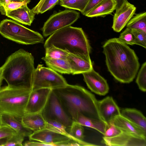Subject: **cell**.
Wrapping results in <instances>:
<instances>
[{"label":"cell","mask_w":146,"mask_h":146,"mask_svg":"<svg viewBox=\"0 0 146 146\" xmlns=\"http://www.w3.org/2000/svg\"><path fill=\"white\" fill-rule=\"evenodd\" d=\"M7 137L0 139V146H4L6 143Z\"/></svg>","instance_id":"obj_40"},{"label":"cell","mask_w":146,"mask_h":146,"mask_svg":"<svg viewBox=\"0 0 146 146\" xmlns=\"http://www.w3.org/2000/svg\"><path fill=\"white\" fill-rule=\"evenodd\" d=\"M103 48L106 65L112 76L121 83L132 82L140 66L134 50L116 38L108 40Z\"/></svg>","instance_id":"obj_1"},{"label":"cell","mask_w":146,"mask_h":146,"mask_svg":"<svg viewBox=\"0 0 146 146\" xmlns=\"http://www.w3.org/2000/svg\"><path fill=\"white\" fill-rule=\"evenodd\" d=\"M122 131L111 123L108 125L104 135V137L107 138H111L115 137Z\"/></svg>","instance_id":"obj_36"},{"label":"cell","mask_w":146,"mask_h":146,"mask_svg":"<svg viewBox=\"0 0 146 146\" xmlns=\"http://www.w3.org/2000/svg\"><path fill=\"white\" fill-rule=\"evenodd\" d=\"M66 0H60L59 1H60V2H62L64 1H65Z\"/></svg>","instance_id":"obj_42"},{"label":"cell","mask_w":146,"mask_h":146,"mask_svg":"<svg viewBox=\"0 0 146 146\" xmlns=\"http://www.w3.org/2000/svg\"></svg>","instance_id":"obj_45"},{"label":"cell","mask_w":146,"mask_h":146,"mask_svg":"<svg viewBox=\"0 0 146 146\" xmlns=\"http://www.w3.org/2000/svg\"><path fill=\"white\" fill-rule=\"evenodd\" d=\"M17 133L10 127L7 125L0 124V139L7 137Z\"/></svg>","instance_id":"obj_37"},{"label":"cell","mask_w":146,"mask_h":146,"mask_svg":"<svg viewBox=\"0 0 146 146\" xmlns=\"http://www.w3.org/2000/svg\"><path fill=\"white\" fill-rule=\"evenodd\" d=\"M116 0H103L85 16L88 17H104L115 9Z\"/></svg>","instance_id":"obj_21"},{"label":"cell","mask_w":146,"mask_h":146,"mask_svg":"<svg viewBox=\"0 0 146 146\" xmlns=\"http://www.w3.org/2000/svg\"><path fill=\"white\" fill-rule=\"evenodd\" d=\"M73 121L78 122L83 126L94 129L103 135L108 126L103 121L88 117L80 113L77 115Z\"/></svg>","instance_id":"obj_23"},{"label":"cell","mask_w":146,"mask_h":146,"mask_svg":"<svg viewBox=\"0 0 146 146\" xmlns=\"http://www.w3.org/2000/svg\"><path fill=\"white\" fill-rule=\"evenodd\" d=\"M44 57L48 58L67 59L68 53L59 49L53 47L45 48Z\"/></svg>","instance_id":"obj_29"},{"label":"cell","mask_w":146,"mask_h":146,"mask_svg":"<svg viewBox=\"0 0 146 146\" xmlns=\"http://www.w3.org/2000/svg\"><path fill=\"white\" fill-rule=\"evenodd\" d=\"M0 124L10 127L17 133L25 137H29L33 132L24 126L20 120L11 115L5 113L0 114Z\"/></svg>","instance_id":"obj_19"},{"label":"cell","mask_w":146,"mask_h":146,"mask_svg":"<svg viewBox=\"0 0 146 146\" xmlns=\"http://www.w3.org/2000/svg\"><path fill=\"white\" fill-rule=\"evenodd\" d=\"M42 59L48 67L61 74H71L70 64L67 59L48 58L43 57Z\"/></svg>","instance_id":"obj_25"},{"label":"cell","mask_w":146,"mask_h":146,"mask_svg":"<svg viewBox=\"0 0 146 146\" xmlns=\"http://www.w3.org/2000/svg\"><path fill=\"white\" fill-rule=\"evenodd\" d=\"M127 28L131 30L146 32V12L136 14L127 24Z\"/></svg>","instance_id":"obj_26"},{"label":"cell","mask_w":146,"mask_h":146,"mask_svg":"<svg viewBox=\"0 0 146 146\" xmlns=\"http://www.w3.org/2000/svg\"><path fill=\"white\" fill-rule=\"evenodd\" d=\"M102 142L109 146H146V137L122 131L112 137H103Z\"/></svg>","instance_id":"obj_13"},{"label":"cell","mask_w":146,"mask_h":146,"mask_svg":"<svg viewBox=\"0 0 146 146\" xmlns=\"http://www.w3.org/2000/svg\"><path fill=\"white\" fill-rule=\"evenodd\" d=\"M52 89L42 88L31 91L25 114L42 112L48 101Z\"/></svg>","instance_id":"obj_12"},{"label":"cell","mask_w":146,"mask_h":146,"mask_svg":"<svg viewBox=\"0 0 146 146\" xmlns=\"http://www.w3.org/2000/svg\"><path fill=\"white\" fill-rule=\"evenodd\" d=\"M68 84L63 76L56 71L38 64L35 70L31 90L42 88L54 89Z\"/></svg>","instance_id":"obj_7"},{"label":"cell","mask_w":146,"mask_h":146,"mask_svg":"<svg viewBox=\"0 0 146 146\" xmlns=\"http://www.w3.org/2000/svg\"><path fill=\"white\" fill-rule=\"evenodd\" d=\"M115 10L112 27L115 31L119 32L135 14L136 7L126 0L121 3L117 4Z\"/></svg>","instance_id":"obj_11"},{"label":"cell","mask_w":146,"mask_h":146,"mask_svg":"<svg viewBox=\"0 0 146 146\" xmlns=\"http://www.w3.org/2000/svg\"><path fill=\"white\" fill-rule=\"evenodd\" d=\"M118 38L121 42L127 45L135 44V38L133 33L127 28L121 33Z\"/></svg>","instance_id":"obj_32"},{"label":"cell","mask_w":146,"mask_h":146,"mask_svg":"<svg viewBox=\"0 0 146 146\" xmlns=\"http://www.w3.org/2000/svg\"><path fill=\"white\" fill-rule=\"evenodd\" d=\"M98 107L101 118L108 126L116 117L121 115L120 110L111 96L98 101Z\"/></svg>","instance_id":"obj_15"},{"label":"cell","mask_w":146,"mask_h":146,"mask_svg":"<svg viewBox=\"0 0 146 146\" xmlns=\"http://www.w3.org/2000/svg\"><path fill=\"white\" fill-rule=\"evenodd\" d=\"M0 6H1V5H0Z\"/></svg>","instance_id":"obj_44"},{"label":"cell","mask_w":146,"mask_h":146,"mask_svg":"<svg viewBox=\"0 0 146 146\" xmlns=\"http://www.w3.org/2000/svg\"><path fill=\"white\" fill-rule=\"evenodd\" d=\"M131 31L134 36L135 44L146 48V32L139 31Z\"/></svg>","instance_id":"obj_34"},{"label":"cell","mask_w":146,"mask_h":146,"mask_svg":"<svg viewBox=\"0 0 146 146\" xmlns=\"http://www.w3.org/2000/svg\"><path fill=\"white\" fill-rule=\"evenodd\" d=\"M136 82L139 89L143 92L146 91V62L142 64L137 75Z\"/></svg>","instance_id":"obj_30"},{"label":"cell","mask_w":146,"mask_h":146,"mask_svg":"<svg viewBox=\"0 0 146 146\" xmlns=\"http://www.w3.org/2000/svg\"><path fill=\"white\" fill-rule=\"evenodd\" d=\"M122 131L146 137V131L141 129L121 115L116 117L110 122Z\"/></svg>","instance_id":"obj_20"},{"label":"cell","mask_w":146,"mask_h":146,"mask_svg":"<svg viewBox=\"0 0 146 146\" xmlns=\"http://www.w3.org/2000/svg\"><path fill=\"white\" fill-rule=\"evenodd\" d=\"M35 14L27 5L11 11H7L5 15L21 23L30 26L35 19Z\"/></svg>","instance_id":"obj_17"},{"label":"cell","mask_w":146,"mask_h":146,"mask_svg":"<svg viewBox=\"0 0 146 146\" xmlns=\"http://www.w3.org/2000/svg\"><path fill=\"white\" fill-rule=\"evenodd\" d=\"M3 1V0H0V4H1L2 3Z\"/></svg>","instance_id":"obj_43"},{"label":"cell","mask_w":146,"mask_h":146,"mask_svg":"<svg viewBox=\"0 0 146 146\" xmlns=\"http://www.w3.org/2000/svg\"><path fill=\"white\" fill-rule=\"evenodd\" d=\"M121 115L146 131V119L141 112L135 108H125L120 110Z\"/></svg>","instance_id":"obj_22"},{"label":"cell","mask_w":146,"mask_h":146,"mask_svg":"<svg viewBox=\"0 0 146 146\" xmlns=\"http://www.w3.org/2000/svg\"><path fill=\"white\" fill-rule=\"evenodd\" d=\"M25 137L18 133L7 137L6 143L4 146H23Z\"/></svg>","instance_id":"obj_33"},{"label":"cell","mask_w":146,"mask_h":146,"mask_svg":"<svg viewBox=\"0 0 146 146\" xmlns=\"http://www.w3.org/2000/svg\"><path fill=\"white\" fill-rule=\"evenodd\" d=\"M46 121L47 124L45 129L68 137L78 143L80 146L96 145L76 139L70 134L65 126L58 121L54 120H48Z\"/></svg>","instance_id":"obj_24"},{"label":"cell","mask_w":146,"mask_h":146,"mask_svg":"<svg viewBox=\"0 0 146 146\" xmlns=\"http://www.w3.org/2000/svg\"><path fill=\"white\" fill-rule=\"evenodd\" d=\"M82 74L84 81L92 92L101 96L105 95L108 93L109 88L106 80L93 68Z\"/></svg>","instance_id":"obj_14"},{"label":"cell","mask_w":146,"mask_h":146,"mask_svg":"<svg viewBox=\"0 0 146 146\" xmlns=\"http://www.w3.org/2000/svg\"><path fill=\"white\" fill-rule=\"evenodd\" d=\"M31 0H23L20 2H12L9 3L7 6L0 11L1 14L5 15L7 11H11L16 9L25 5H27L30 2Z\"/></svg>","instance_id":"obj_35"},{"label":"cell","mask_w":146,"mask_h":146,"mask_svg":"<svg viewBox=\"0 0 146 146\" xmlns=\"http://www.w3.org/2000/svg\"><path fill=\"white\" fill-rule=\"evenodd\" d=\"M89 0H66L60 2V6L69 9L76 10L82 13L86 7Z\"/></svg>","instance_id":"obj_28"},{"label":"cell","mask_w":146,"mask_h":146,"mask_svg":"<svg viewBox=\"0 0 146 146\" xmlns=\"http://www.w3.org/2000/svg\"><path fill=\"white\" fill-rule=\"evenodd\" d=\"M60 0H40L32 11L36 15L42 14L53 8Z\"/></svg>","instance_id":"obj_27"},{"label":"cell","mask_w":146,"mask_h":146,"mask_svg":"<svg viewBox=\"0 0 146 146\" xmlns=\"http://www.w3.org/2000/svg\"><path fill=\"white\" fill-rule=\"evenodd\" d=\"M32 54L20 49L9 56L1 67L8 85L31 88L35 70Z\"/></svg>","instance_id":"obj_3"},{"label":"cell","mask_w":146,"mask_h":146,"mask_svg":"<svg viewBox=\"0 0 146 146\" xmlns=\"http://www.w3.org/2000/svg\"><path fill=\"white\" fill-rule=\"evenodd\" d=\"M103 0H89L83 11L81 13L86 15Z\"/></svg>","instance_id":"obj_38"},{"label":"cell","mask_w":146,"mask_h":146,"mask_svg":"<svg viewBox=\"0 0 146 146\" xmlns=\"http://www.w3.org/2000/svg\"><path fill=\"white\" fill-rule=\"evenodd\" d=\"M69 132L71 135L76 139L79 140L84 141V129L83 126L78 122L73 121Z\"/></svg>","instance_id":"obj_31"},{"label":"cell","mask_w":146,"mask_h":146,"mask_svg":"<svg viewBox=\"0 0 146 146\" xmlns=\"http://www.w3.org/2000/svg\"><path fill=\"white\" fill-rule=\"evenodd\" d=\"M56 48L78 56H90L91 47L88 38L81 28L69 26L59 29L45 41L44 48Z\"/></svg>","instance_id":"obj_4"},{"label":"cell","mask_w":146,"mask_h":146,"mask_svg":"<svg viewBox=\"0 0 146 146\" xmlns=\"http://www.w3.org/2000/svg\"><path fill=\"white\" fill-rule=\"evenodd\" d=\"M21 121L24 126L33 131L45 129L47 124L41 112L25 114Z\"/></svg>","instance_id":"obj_18"},{"label":"cell","mask_w":146,"mask_h":146,"mask_svg":"<svg viewBox=\"0 0 146 146\" xmlns=\"http://www.w3.org/2000/svg\"><path fill=\"white\" fill-rule=\"evenodd\" d=\"M22 0H3L2 3L0 4V11L2 10L10 2H20L23 1Z\"/></svg>","instance_id":"obj_39"},{"label":"cell","mask_w":146,"mask_h":146,"mask_svg":"<svg viewBox=\"0 0 146 146\" xmlns=\"http://www.w3.org/2000/svg\"><path fill=\"white\" fill-rule=\"evenodd\" d=\"M29 137L30 141L47 143L48 146H79L70 138L45 128L33 131Z\"/></svg>","instance_id":"obj_10"},{"label":"cell","mask_w":146,"mask_h":146,"mask_svg":"<svg viewBox=\"0 0 146 146\" xmlns=\"http://www.w3.org/2000/svg\"><path fill=\"white\" fill-rule=\"evenodd\" d=\"M41 112L46 120H54L60 122L66 127L69 132L73 121L64 110L52 89L48 102Z\"/></svg>","instance_id":"obj_9"},{"label":"cell","mask_w":146,"mask_h":146,"mask_svg":"<svg viewBox=\"0 0 146 146\" xmlns=\"http://www.w3.org/2000/svg\"><path fill=\"white\" fill-rule=\"evenodd\" d=\"M80 13L74 10L66 9L55 12L44 23L42 29L43 36H50L56 31L70 26L79 18Z\"/></svg>","instance_id":"obj_8"},{"label":"cell","mask_w":146,"mask_h":146,"mask_svg":"<svg viewBox=\"0 0 146 146\" xmlns=\"http://www.w3.org/2000/svg\"><path fill=\"white\" fill-rule=\"evenodd\" d=\"M52 90L72 120L80 113L88 117L103 121L98 111V100L94 94L84 87L68 84Z\"/></svg>","instance_id":"obj_2"},{"label":"cell","mask_w":146,"mask_h":146,"mask_svg":"<svg viewBox=\"0 0 146 146\" xmlns=\"http://www.w3.org/2000/svg\"><path fill=\"white\" fill-rule=\"evenodd\" d=\"M31 90L29 87L7 86L0 88V114L11 115L21 120L25 110Z\"/></svg>","instance_id":"obj_5"},{"label":"cell","mask_w":146,"mask_h":146,"mask_svg":"<svg viewBox=\"0 0 146 146\" xmlns=\"http://www.w3.org/2000/svg\"><path fill=\"white\" fill-rule=\"evenodd\" d=\"M3 72L2 68L0 67V88L2 85L3 80Z\"/></svg>","instance_id":"obj_41"},{"label":"cell","mask_w":146,"mask_h":146,"mask_svg":"<svg viewBox=\"0 0 146 146\" xmlns=\"http://www.w3.org/2000/svg\"><path fill=\"white\" fill-rule=\"evenodd\" d=\"M67 59L70 64L73 75L82 74L93 68L90 56H78L68 53Z\"/></svg>","instance_id":"obj_16"},{"label":"cell","mask_w":146,"mask_h":146,"mask_svg":"<svg viewBox=\"0 0 146 146\" xmlns=\"http://www.w3.org/2000/svg\"><path fill=\"white\" fill-rule=\"evenodd\" d=\"M0 34L20 44L33 45L44 43V38L39 33L10 19H4L0 22Z\"/></svg>","instance_id":"obj_6"}]
</instances>
